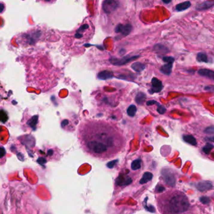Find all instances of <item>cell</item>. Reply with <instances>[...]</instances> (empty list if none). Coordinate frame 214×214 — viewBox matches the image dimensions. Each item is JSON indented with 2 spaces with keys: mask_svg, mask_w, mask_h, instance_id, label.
I'll return each mask as SVG.
<instances>
[{
  "mask_svg": "<svg viewBox=\"0 0 214 214\" xmlns=\"http://www.w3.org/2000/svg\"><path fill=\"white\" fill-rule=\"evenodd\" d=\"M79 138L86 153L102 160L115 157L122 147L118 129L103 121H90L83 125Z\"/></svg>",
  "mask_w": 214,
  "mask_h": 214,
  "instance_id": "cell-1",
  "label": "cell"
},
{
  "mask_svg": "<svg viewBox=\"0 0 214 214\" xmlns=\"http://www.w3.org/2000/svg\"><path fill=\"white\" fill-rule=\"evenodd\" d=\"M189 198L182 193H174L169 200L168 208L173 213H183L190 209Z\"/></svg>",
  "mask_w": 214,
  "mask_h": 214,
  "instance_id": "cell-2",
  "label": "cell"
},
{
  "mask_svg": "<svg viewBox=\"0 0 214 214\" xmlns=\"http://www.w3.org/2000/svg\"><path fill=\"white\" fill-rule=\"evenodd\" d=\"M161 177L166 185L171 187L175 186L176 178H175L174 174L171 170L168 169V168H163L161 170Z\"/></svg>",
  "mask_w": 214,
  "mask_h": 214,
  "instance_id": "cell-3",
  "label": "cell"
},
{
  "mask_svg": "<svg viewBox=\"0 0 214 214\" xmlns=\"http://www.w3.org/2000/svg\"><path fill=\"white\" fill-rule=\"evenodd\" d=\"M119 6V3L118 1H106L102 4V8L104 11L106 13H111L115 11Z\"/></svg>",
  "mask_w": 214,
  "mask_h": 214,
  "instance_id": "cell-4",
  "label": "cell"
},
{
  "mask_svg": "<svg viewBox=\"0 0 214 214\" xmlns=\"http://www.w3.org/2000/svg\"><path fill=\"white\" fill-rule=\"evenodd\" d=\"M163 84L162 82L158 79L157 78H153L151 80V88L149 90L150 94H154L161 92V90L163 89Z\"/></svg>",
  "mask_w": 214,
  "mask_h": 214,
  "instance_id": "cell-5",
  "label": "cell"
},
{
  "mask_svg": "<svg viewBox=\"0 0 214 214\" xmlns=\"http://www.w3.org/2000/svg\"><path fill=\"white\" fill-rule=\"evenodd\" d=\"M132 30V26L130 24H126L125 25H119L116 27L115 31L116 33H121L122 35L127 36L131 33Z\"/></svg>",
  "mask_w": 214,
  "mask_h": 214,
  "instance_id": "cell-6",
  "label": "cell"
},
{
  "mask_svg": "<svg viewBox=\"0 0 214 214\" xmlns=\"http://www.w3.org/2000/svg\"><path fill=\"white\" fill-rule=\"evenodd\" d=\"M195 186L197 189V190H198L199 191L204 192V191L210 190L212 188L213 185L210 181H200V182L197 183L195 185Z\"/></svg>",
  "mask_w": 214,
  "mask_h": 214,
  "instance_id": "cell-7",
  "label": "cell"
},
{
  "mask_svg": "<svg viewBox=\"0 0 214 214\" xmlns=\"http://www.w3.org/2000/svg\"><path fill=\"white\" fill-rule=\"evenodd\" d=\"M139 57V56H133V57H125L124 58H121V59H115L114 60V62H113V63L114 65H117V66H122V65H125L129 62L132 61L133 60L136 59V58H138Z\"/></svg>",
  "mask_w": 214,
  "mask_h": 214,
  "instance_id": "cell-8",
  "label": "cell"
},
{
  "mask_svg": "<svg viewBox=\"0 0 214 214\" xmlns=\"http://www.w3.org/2000/svg\"><path fill=\"white\" fill-rule=\"evenodd\" d=\"M213 5H214V1H206L203 2L202 3L198 4L196 6L195 8L198 11L205 10L210 8Z\"/></svg>",
  "mask_w": 214,
  "mask_h": 214,
  "instance_id": "cell-9",
  "label": "cell"
},
{
  "mask_svg": "<svg viewBox=\"0 0 214 214\" xmlns=\"http://www.w3.org/2000/svg\"><path fill=\"white\" fill-rule=\"evenodd\" d=\"M198 73L199 75L206 77L207 78H209L210 79L214 80V72L211 70L209 69H200L198 71Z\"/></svg>",
  "mask_w": 214,
  "mask_h": 214,
  "instance_id": "cell-10",
  "label": "cell"
},
{
  "mask_svg": "<svg viewBox=\"0 0 214 214\" xmlns=\"http://www.w3.org/2000/svg\"><path fill=\"white\" fill-rule=\"evenodd\" d=\"M173 68V63H166V64L163 65L160 69V71L161 73H163L166 75H169L171 73Z\"/></svg>",
  "mask_w": 214,
  "mask_h": 214,
  "instance_id": "cell-11",
  "label": "cell"
},
{
  "mask_svg": "<svg viewBox=\"0 0 214 214\" xmlns=\"http://www.w3.org/2000/svg\"><path fill=\"white\" fill-rule=\"evenodd\" d=\"M113 77V74L111 72L108 70H104L102 71L99 74H98V77L99 79L101 80H108L111 79Z\"/></svg>",
  "mask_w": 214,
  "mask_h": 214,
  "instance_id": "cell-12",
  "label": "cell"
},
{
  "mask_svg": "<svg viewBox=\"0 0 214 214\" xmlns=\"http://www.w3.org/2000/svg\"><path fill=\"white\" fill-rule=\"evenodd\" d=\"M190 6H191V3L189 1H187L178 4L176 6H175V9H176L177 11H182L190 8Z\"/></svg>",
  "mask_w": 214,
  "mask_h": 214,
  "instance_id": "cell-13",
  "label": "cell"
},
{
  "mask_svg": "<svg viewBox=\"0 0 214 214\" xmlns=\"http://www.w3.org/2000/svg\"><path fill=\"white\" fill-rule=\"evenodd\" d=\"M153 175L150 172H145L139 181L140 184H145L152 180Z\"/></svg>",
  "mask_w": 214,
  "mask_h": 214,
  "instance_id": "cell-14",
  "label": "cell"
},
{
  "mask_svg": "<svg viewBox=\"0 0 214 214\" xmlns=\"http://www.w3.org/2000/svg\"><path fill=\"white\" fill-rule=\"evenodd\" d=\"M183 140L187 142V143H189L191 145L193 146H195L197 145V141L196 139L192 135H183Z\"/></svg>",
  "mask_w": 214,
  "mask_h": 214,
  "instance_id": "cell-15",
  "label": "cell"
},
{
  "mask_svg": "<svg viewBox=\"0 0 214 214\" xmlns=\"http://www.w3.org/2000/svg\"><path fill=\"white\" fill-rule=\"evenodd\" d=\"M145 65L142 63L141 62H135L133 64H132L131 68L136 71V72H140L141 71L145 69Z\"/></svg>",
  "mask_w": 214,
  "mask_h": 214,
  "instance_id": "cell-16",
  "label": "cell"
},
{
  "mask_svg": "<svg viewBox=\"0 0 214 214\" xmlns=\"http://www.w3.org/2000/svg\"><path fill=\"white\" fill-rule=\"evenodd\" d=\"M154 50L155 51H157V53L166 54L168 51V49L166 47H165L164 45L160 44L156 45L154 47Z\"/></svg>",
  "mask_w": 214,
  "mask_h": 214,
  "instance_id": "cell-17",
  "label": "cell"
},
{
  "mask_svg": "<svg viewBox=\"0 0 214 214\" xmlns=\"http://www.w3.org/2000/svg\"><path fill=\"white\" fill-rule=\"evenodd\" d=\"M197 60L199 62H205L208 63L209 62V58L207 55L203 52L198 53L197 55Z\"/></svg>",
  "mask_w": 214,
  "mask_h": 214,
  "instance_id": "cell-18",
  "label": "cell"
},
{
  "mask_svg": "<svg viewBox=\"0 0 214 214\" xmlns=\"http://www.w3.org/2000/svg\"><path fill=\"white\" fill-rule=\"evenodd\" d=\"M146 99V95L142 92H139L136 96V102L138 104H142Z\"/></svg>",
  "mask_w": 214,
  "mask_h": 214,
  "instance_id": "cell-19",
  "label": "cell"
},
{
  "mask_svg": "<svg viewBox=\"0 0 214 214\" xmlns=\"http://www.w3.org/2000/svg\"><path fill=\"white\" fill-rule=\"evenodd\" d=\"M131 169L133 170H137L141 168V160L140 159H137L134 160L131 163Z\"/></svg>",
  "mask_w": 214,
  "mask_h": 214,
  "instance_id": "cell-20",
  "label": "cell"
},
{
  "mask_svg": "<svg viewBox=\"0 0 214 214\" xmlns=\"http://www.w3.org/2000/svg\"><path fill=\"white\" fill-rule=\"evenodd\" d=\"M136 112H137V108H136V106L134 105H131L127 110V113L128 116L130 117H134Z\"/></svg>",
  "mask_w": 214,
  "mask_h": 214,
  "instance_id": "cell-21",
  "label": "cell"
},
{
  "mask_svg": "<svg viewBox=\"0 0 214 214\" xmlns=\"http://www.w3.org/2000/svg\"><path fill=\"white\" fill-rule=\"evenodd\" d=\"M213 148V145L209 143V142H207L206 145L202 148V151L206 154H209Z\"/></svg>",
  "mask_w": 214,
  "mask_h": 214,
  "instance_id": "cell-22",
  "label": "cell"
},
{
  "mask_svg": "<svg viewBox=\"0 0 214 214\" xmlns=\"http://www.w3.org/2000/svg\"><path fill=\"white\" fill-rule=\"evenodd\" d=\"M38 121V116H35L34 117H32L31 118V119L28 122V124L29 125H30V126L32 127H35L37 125Z\"/></svg>",
  "mask_w": 214,
  "mask_h": 214,
  "instance_id": "cell-23",
  "label": "cell"
},
{
  "mask_svg": "<svg viewBox=\"0 0 214 214\" xmlns=\"http://www.w3.org/2000/svg\"><path fill=\"white\" fill-rule=\"evenodd\" d=\"M200 202H202L203 204H209L210 202V198L208 197H201L200 198Z\"/></svg>",
  "mask_w": 214,
  "mask_h": 214,
  "instance_id": "cell-24",
  "label": "cell"
},
{
  "mask_svg": "<svg viewBox=\"0 0 214 214\" xmlns=\"http://www.w3.org/2000/svg\"><path fill=\"white\" fill-rule=\"evenodd\" d=\"M163 60L166 63H173V62L174 61V58L172 57H164L163 58Z\"/></svg>",
  "mask_w": 214,
  "mask_h": 214,
  "instance_id": "cell-25",
  "label": "cell"
},
{
  "mask_svg": "<svg viewBox=\"0 0 214 214\" xmlns=\"http://www.w3.org/2000/svg\"><path fill=\"white\" fill-rule=\"evenodd\" d=\"M166 109L165 108V107L164 106H162V105H160L158 106V108H157V111L161 114H163L166 113Z\"/></svg>",
  "mask_w": 214,
  "mask_h": 214,
  "instance_id": "cell-26",
  "label": "cell"
},
{
  "mask_svg": "<svg viewBox=\"0 0 214 214\" xmlns=\"http://www.w3.org/2000/svg\"><path fill=\"white\" fill-rule=\"evenodd\" d=\"M204 133H206V134H214V127L213 126H210V127L207 128L205 129Z\"/></svg>",
  "mask_w": 214,
  "mask_h": 214,
  "instance_id": "cell-27",
  "label": "cell"
},
{
  "mask_svg": "<svg viewBox=\"0 0 214 214\" xmlns=\"http://www.w3.org/2000/svg\"><path fill=\"white\" fill-rule=\"evenodd\" d=\"M165 190V187L160 186V185H158L156 188V192L157 193H162Z\"/></svg>",
  "mask_w": 214,
  "mask_h": 214,
  "instance_id": "cell-28",
  "label": "cell"
},
{
  "mask_svg": "<svg viewBox=\"0 0 214 214\" xmlns=\"http://www.w3.org/2000/svg\"><path fill=\"white\" fill-rule=\"evenodd\" d=\"M153 104H157L158 106L160 105V104L158 102H157L156 101H154V100H151V101H149L148 102H146V105L147 106H151Z\"/></svg>",
  "mask_w": 214,
  "mask_h": 214,
  "instance_id": "cell-29",
  "label": "cell"
},
{
  "mask_svg": "<svg viewBox=\"0 0 214 214\" xmlns=\"http://www.w3.org/2000/svg\"><path fill=\"white\" fill-rule=\"evenodd\" d=\"M204 89L205 90H207V91H210V92H214V86H208L204 88Z\"/></svg>",
  "mask_w": 214,
  "mask_h": 214,
  "instance_id": "cell-30",
  "label": "cell"
},
{
  "mask_svg": "<svg viewBox=\"0 0 214 214\" xmlns=\"http://www.w3.org/2000/svg\"><path fill=\"white\" fill-rule=\"evenodd\" d=\"M145 208H146V209L147 210H148L149 212H155V209H154V207H153V206H151V205H150V206H148V207H147V206H145Z\"/></svg>",
  "mask_w": 214,
  "mask_h": 214,
  "instance_id": "cell-31",
  "label": "cell"
},
{
  "mask_svg": "<svg viewBox=\"0 0 214 214\" xmlns=\"http://www.w3.org/2000/svg\"><path fill=\"white\" fill-rule=\"evenodd\" d=\"M207 140L210 141H212L214 142V136H212V137H209V138H206Z\"/></svg>",
  "mask_w": 214,
  "mask_h": 214,
  "instance_id": "cell-32",
  "label": "cell"
},
{
  "mask_svg": "<svg viewBox=\"0 0 214 214\" xmlns=\"http://www.w3.org/2000/svg\"><path fill=\"white\" fill-rule=\"evenodd\" d=\"M163 2L166 4H168V3H170L171 2V0H169V1H165V0H163Z\"/></svg>",
  "mask_w": 214,
  "mask_h": 214,
  "instance_id": "cell-33",
  "label": "cell"
},
{
  "mask_svg": "<svg viewBox=\"0 0 214 214\" xmlns=\"http://www.w3.org/2000/svg\"><path fill=\"white\" fill-rule=\"evenodd\" d=\"M1 12L3 11V4H1Z\"/></svg>",
  "mask_w": 214,
  "mask_h": 214,
  "instance_id": "cell-34",
  "label": "cell"
}]
</instances>
